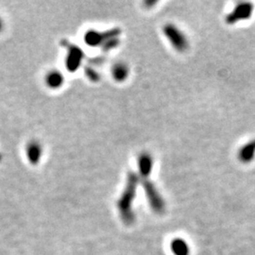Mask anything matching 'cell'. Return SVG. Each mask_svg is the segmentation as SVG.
Returning a JSON list of instances; mask_svg holds the SVG:
<instances>
[{"label":"cell","mask_w":255,"mask_h":255,"mask_svg":"<svg viewBox=\"0 0 255 255\" xmlns=\"http://www.w3.org/2000/svg\"><path fill=\"white\" fill-rule=\"evenodd\" d=\"M139 177L135 172H130L127 178L126 187L118 200V207L120 213L121 218L124 223L130 225L135 221V214L133 212V201L135 199Z\"/></svg>","instance_id":"1"},{"label":"cell","mask_w":255,"mask_h":255,"mask_svg":"<svg viewBox=\"0 0 255 255\" xmlns=\"http://www.w3.org/2000/svg\"><path fill=\"white\" fill-rule=\"evenodd\" d=\"M163 31L167 40L176 50L182 52L188 48V40L186 36L176 26L167 24L164 27Z\"/></svg>","instance_id":"2"},{"label":"cell","mask_w":255,"mask_h":255,"mask_svg":"<svg viewBox=\"0 0 255 255\" xmlns=\"http://www.w3.org/2000/svg\"><path fill=\"white\" fill-rule=\"evenodd\" d=\"M146 195L150 202V207L152 210L157 214H162L165 211V201L160 195L159 191L155 187V185L148 179H143L142 180Z\"/></svg>","instance_id":"3"},{"label":"cell","mask_w":255,"mask_h":255,"mask_svg":"<svg viewBox=\"0 0 255 255\" xmlns=\"http://www.w3.org/2000/svg\"><path fill=\"white\" fill-rule=\"evenodd\" d=\"M254 13V5L250 2L238 3L232 13L226 16V22L230 25L235 24L241 20L249 19Z\"/></svg>","instance_id":"4"},{"label":"cell","mask_w":255,"mask_h":255,"mask_svg":"<svg viewBox=\"0 0 255 255\" xmlns=\"http://www.w3.org/2000/svg\"><path fill=\"white\" fill-rule=\"evenodd\" d=\"M120 30L118 29L108 30L106 32H98L95 30H90L85 34V42L90 46H98L103 45L106 40L114 37H118Z\"/></svg>","instance_id":"5"},{"label":"cell","mask_w":255,"mask_h":255,"mask_svg":"<svg viewBox=\"0 0 255 255\" xmlns=\"http://www.w3.org/2000/svg\"><path fill=\"white\" fill-rule=\"evenodd\" d=\"M138 166H139L140 176L143 179H148L153 167L152 156H150V154L147 152L142 153L138 158Z\"/></svg>","instance_id":"6"},{"label":"cell","mask_w":255,"mask_h":255,"mask_svg":"<svg viewBox=\"0 0 255 255\" xmlns=\"http://www.w3.org/2000/svg\"><path fill=\"white\" fill-rule=\"evenodd\" d=\"M255 157V140H253L242 147L238 152V159L244 164H249L254 161Z\"/></svg>","instance_id":"7"},{"label":"cell","mask_w":255,"mask_h":255,"mask_svg":"<svg viewBox=\"0 0 255 255\" xmlns=\"http://www.w3.org/2000/svg\"><path fill=\"white\" fill-rule=\"evenodd\" d=\"M69 53V57H67V67H69V69L71 70H76L78 69L83 58L82 51L78 47L75 46L70 49Z\"/></svg>","instance_id":"8"},{"label":"cell","mask_w":255,"mask_h":255,"mask_svg":"<svg viewBox=\"0 0 255 255\" xmlns=\"http://www.w3.org/2000/svg\"><path fill=\"white\" fill-rule=\"evenodd\" d=\"M129 68L123 62L116 63L112 68V76L117 81H124L129 76Z\"/></svg>","instance_id":"9"},{"label":"cell","mask_w":255,"mask_h":255,"mask_svg":"<svg viewBox=\"0 0 255 255\" xmlns=\"http://www.w3.org/2000/svg\"><path fill=\"white\" fill-rule=\"evenodd\" d=\"M171 251L175 255H189L190 251L187 243L180 238H176L171 242Z\"/></svg>","instance_id":"10"},{"label":"cell","mask_w":255,"mask_h":255,"mask_svg":"<svg viewBox=\"0 0 255 255\" xmlns=\"http://www.w3.org/2000/svg\"><path fill=\"white\" fill-rule=\"evenodd\" d=\"M27 154L29 160L32 164L38 163L42 155V149L40 145L36 142H31L27 149Z\"/></svg>","instance_id":"11"},{"label":"cell","mask_w":255,"mask_h":255,"mask_svg":"<svg viewBox=\"0 0 255 255\" xmlns=\"http://www.w3.org/2000/svg\"><path fill=\"white\" fill-rule=\"evenodd\" d=\"M62 82H63V77L57 71H52L46 76V83L51 88L60 87Z\"/></svg>","instance_id":"12"},{"label":"cell","mask_w":255,"mask_h":255,"mask_svg":"<svg viewBox=\"0 0 255 255\" xmlns=\"http://www.w3.org/2000/svg\"><path fill=\"white\" fill-rule=\"evenodd\" d=\"M118 44H119L118 37H114V38H110V39L106 40L102 45V47H103L104 50L108 51V50H111V49L117 47Z\"/></svg>","instance_id":"13"},{"label":"cell","mask_w":255,"mask_h":255,"mask_svg":"<svg viewBox=\"0 0 255 255\" xmlns=\"http://www.w3.org/2000/svg\"><path fill=\"white\" fill-rule=\"evenodd\" d=\"M86 74H87L88 78H90L91 80L97 81L98 79H99V74L98 72H96L94 69L90 68V67H88V69L86 70Z\"/></svg>","instance_id":"14"},{"label":"cell","mask_w":255,"mask_h":255,"mask_svg":"<svg viewBox=\"0 0 255 255\" xmlns=\"http://www.w3.org/2000/svg\"><path fill=\"white\" fill-rule=\"evenodd\" d=\"M1 29H2V22H1V20H0V31H1Z\"/></svg>","instance_id":"15"}]
</instances>
